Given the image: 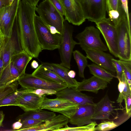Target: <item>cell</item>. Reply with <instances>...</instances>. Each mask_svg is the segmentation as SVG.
Returning a JSON list of instances; mask_svg holds the SVG:
<instances>
[{
    "mask_svg": "<svg viewBox=\"0 0 131 131\" xmlns=\"http://www.w3.org/2000/svg\"><path fill=\"white\" fill-rule=\"evenodd\" d=\"M3 113L0 115V127L2 126V123L4 117Z\"/></svg>",
    "mask_w": 131,
    "mask_h": 131,
    "instance_id": "obj_50",
    "label": "cell"
},
{
    "mask_svg": "<svg viewBox=\"0 0 131 131\" xmlns=\"http://www.w3.org/2000/svg\"><path fill=\"white\" fill-rule=\"evenodd\" d=\"M73 29L72 27L65 20L64 28L59 47L58 49L61 62L60 64L69 69L73 49L79 43L73 38Z\"/></svg>",
    "mask_w": 131,
    "mask_h": 131,
    "instance_id": "obj_5",
    "label": "cell"
},
{
    "mask_svg": "<svg viewBox=\"0 0 131 131\" xmlns=\"http://www.w3.org/2000/svg\"><path fill=\"white\" fill-rule=\"evenodd\" d=\"M32 74L47 81L67 85L56 74L48 69L41 64L38 66Z\"/></svg>",
    "mask_w": 131,
    "mask_h": 131,
    "instance_id": "obj_24",
    "label": "cell"
},
{
    "mask_svg": "<svg viewBox=\"0 0 131 131\" xmlns=\"http://www.w3.org/2000/svg\"><path fill=\"white\" fill-rule=\"evenodd\" d=\"M119 81V83L118 85V88L119 94L122 93L124 88V83L121 80L119 79H118Z\"/></svg>",
    "mask_w": 131,
    "mask_h": 131,
    "instance_id": "obj_44",
    "label": "cell"
},
{
    "mask_svg": "<svg viewBox=\"0 0 131 131\" xmlns=\"http://www.w3.org/2000/svg\"><path fill=\"white\" fill-rule=\"evenodd\" d=\"M120 1L122 8L126 15L128 25L131 27V14L128 11V0H120Z\"/></svg>",
    "mask_w": 131,
    "mask_h": 131,
    "instance_id": "obj_37",
    "label": "cell"
},
{
    "mask_svg": "<svg viewBox=\"0 0 131 131\" xmlns=\"http://www.w3.org/2000/svg\"><path fill=\"white\" fill-rule=\"evenodd\" d=\"M95 24L103 37L110 52L115 57L118 58L117 34L116 26L109 18L106 17Z\"/></svg>",
    "mask_w": 131,
    "mask_h": 131,
    "instance_id": "obj_9",
    "label": "cell"
},
{
    "mask_svg": "<svg viewBox=\"0 0 131 131\" xmlns=\"http://www.w3.org/2000/svg\"><path fill=\"white\" fill-rule=\"evenodd\" d=\"M121 80L124 83V88L122 93L119 94L116 100L117 103L119 104L120 106H122V103L124 100L125 96L128 93H131V89H130L129 86L125 75L123 73L122 74Z\"/></svg>",
    "mask_w": 131,
    "mask_h": 131,
    "instance_id": "obj_34",
    "label": "cell"
},
{
    "mask_svg": "<svg viewBox=\"0 0 131 131\" xmlns=\"http://www.w3.org/2000/svg\"><path fill=\"white\" fill-rule=\"evenodd\" d=\"M2 47L0 49V77L4 67V63L2 58Z\"/></svg>",
    "mask_w": 131,
    "mask_h": 131,
    "instance_id": "obj_43",
    "label": "cell"
},
{
    "mask_svg": "<svg viewBox=\"0 0 131 131\" xmlns=\"http://www.w3.org/2000/svg\"><path fill=\"white\" fill-rule=\"evenodd\" d=\"M17 81L22 88L27 89H46L57 92L68 87L67 85L47 81L32 74L26 73L20 77Z\"/></svg>",
    "mask_w": 131,
    "mask_h": 131,
    "instance_id": "obj_10",
    "label": "cell"
},
{
    "mask_svg": "<svg viewBox=\"0 0 131 131\" xmlns=\"http://www.w3.org/2000/svg\"><path fill=\"white\" fill-rule=\"evenodd\" d=\"M30 5L35 7L38 5V4L40 0H23Z\"/></svg>",
    "mask_w": 131,
    "mask_h": 131,
    "instance_id": "obj_46",
    "label": "cell"
},
{
    "mask_svg": "<svg viewBox=\"0 0 131 131\" xmlns=\"http://www.w3.org/2000/svg\"><path fill=\"white\" fill-rule=\"evenodd\" d=\"M34 89L22 88L18 89L4 98L0 101V107L9 105L18 106V101L23 93L31 92Z\"/></svg>",
    "mask_w": 131,
    "mask_h": 131,
    "instance_id": "obj_27",
    "label": "cell"
},
{
    "mask_svg": "<svg viewBox=\"0 0 131 131\" xmlns=\"http://www.w3.org/2000/svg\"><path fill=\"white\" fill-rule=\"evenodd\" d=\"M41 64L48 69L56 74L67 84L68 87L76 88L78 82L68 75L69 69L61 64L52 63L41 62Z\"/></svg>",
    "mask_w": 131,
    "mask_h": 131,
    "instance_id": "obj_19",
    "label": "cell"
},
{
    "mask_svg": "<svg viewBox=\"0 0 131 131\" xmlns=\"http://www.w3.org/2000/svg\"><path fill=\"white\" fill-rule=\"evenodd\" d=\"M43 96L44 95L39 96L32 92L24 93L19 98L17 106L25 112L40 110Z\"/></svg>",
    "mask_w": 131,
    "mask_h": 131,
    "instance_id": "obj_18",
    "label": "cell"
},
{
    "mask_svg": "<svg viewBox=\"0 0 131 131\" xmlns=\"http://www.w3.org/2000/svg\"><path fill=\"white\" fill-rule=\"evenodd\" d=\"M11 5L9 0H0V9L3 7Z\"/></svg>",
    "mask_w": 131,
    "mask_h": 131,
    "instance_id": "obj_45",
    "label": "cell"
},
{
    "mask_svg": "<svg viewBox=\"0 0 131 131\" xmlns=\"http://www.w3.org/2000/svg\"><path fill=\"white\" fill-rule=\"evenodd\" d=\"M64 11L65 20L76 26L85 20L79 0H61Z\"/></svg>",
    "mask_w": 131,
    "mask_h": 131,
    "instance_id": "obj_12",
    "label": "cell"
},
{
    "mask_svg": "<svg viewBox=\"0 0 131 131\" xmlns=\"http://www.w3.org/2000/svg\"><path fill=\"white\" fill-rule=\"evenodd\" d=\"M124 100L125 104V109L126 114L130 115L131 110V93L127 94L125 96Z\"/></svg>",
    "mask_w": 131,
    "mask_h": 131,
    "instance_id": "obj_41",
    "label": "cell"
},
{
    "mask_svg": "<svg viewBox=\"0 0 131 131\" xmlns=\"http://www.w3.org/2000/svg\"><path fill=\"white\" fill-rule=\"evenodd\" d=\"M56 115L53 112H50L41 110L38 111L25 112L18 116L16 120L21 121L26 119H32L41 120L44 122L53 118Z\"/></svg>",
    "mask_w": 131,
    "mask_h": 131,
    "instance_id": "obj_25",
    "label": "cell"
},
{
    "mask_svg": "<svg viewBox=\"0 0 131 131\" xmlns=\"http://www.w3.org/2000/svg\"><path fill=\"white\" fill-rule=\"evenodd\" d=\"M78 105L66 99L57 97L50 99L44 95L41 108L60 113L70 119L74 114Z\"/></svg>",
    "mask_w": 131,
    "mask_h": 131,
    "instance_id": "obj_8",
    "label": "cell"
},
{
    "mask_svg": "<svg viewBox=\"0 0 131 131\" xmlns=\"http://www.w3.org/2000/svg\"><path fill=\"white\" fill-rule=\"evenodd\" d=\"M31 66L32 68L36 69L38 67L39 64L36 61L34 60L31 62Z\"/></svg>",
    "mask_w": 131,
    "mask_h": 131,
    "instance_id": "obj_48",
    "label": "cell"
},
{
    "mask_svg": "<svg viewBox=\"0 0 131 131\" xmlns=\"http://www.w3.org/2000/svg\"><path fill=\"white\" fill-rule=\"evenodd\" d=\"M36 11L46 24L55 27L62 35L65 20L48 0H44L36 6Z\"/></svg>",
    "mask_w": 131,
    "mask_h": 131,
    "instance_id": "obj_3",
    "label": "cell"
},
{
    "mask_svg": "<svg viewBox=\"0 0 131 131\" xmlns=\"http://www.w3.org/2000/svg\"><path fill=\"white\" fill-rule=\"evenodd\" d=\"M20 77L19 73L11 61L4 67L0 77V86L17 81Z\"/></svg>",
    "mask_w": 131,
    "mask_h": 131,
    "instance_id": "obj_22",
    "label": "cell"
},
{
    "mask_svg": "<svg viewBox=\"0 0 131 131\" xmlns=\"http://www.w3.org/2000/svg\"><path fill=\"white\" fill-rule=\"evenodd\" d=\"M14 0H9V2L10 5H11Z\"/></svg>",
    "mask_w": 131,
    "mask_h": 131,
    "instance_id": "obj_51",
    "label": "cell"
},
{
    "mask_svg": "<svg viewBox=\"0 0 131 131\" xmlns=\"http://www.w3.org/2000/svg\"><path fill=\"white\" fill-rule=\"evenodd\" d=\"M35 26L37 36L42 50H53L59 47L62 35L51 33L47 24L35 14Z\"/></svg>",
    "mask_w": 131,
    "mask_h": 131,
    "instance_id": "obj_2",
    "label": "cell"
},
{
    "mask_svg": "<svg viewBox=\"0 0 131 131\" xmlns=\"http://www.w3.org/2000/svg\"><path fill=\"white\" fill-rule=\"evenodd\" d=\"M22 124L21 122L18 121L13 123L12 126V129L13 131H18L22 127Z\"/></svg>",
    "mask_w": 131,
    "mask_h": 131,
    "instance_id": "obj_42",
    "label": "cell"
},
{
    "mask_svg": "<svg viewBox=\"0 0 131 131\" xmlns=\"http://www.w3.org/2000/svg\"><path fill=\"white\" fill-rule=\"evenodd\" d=\"M108 83L107 82L93 76L78 82L75 89L80 91H86L97 94L100 90H104L107 87Z\"/></svg>",
    "mask_w": 131,
    "mask_h": 131,
    "instance_id": "obj_20",
    "label": "cell"
},
{
    "mask_svg": "<svg viewBox=\"0 0 131 131\" xmlns=\"http://www.w3.org/2000/svg\"><path fill=\"white\" fill-rule=\"evenodd\" d=\"M115 102L110 99L107 94L94 105V113L92 120H110L111 117L117 111L114 105Z\"/></svg>",
    "mask_w": 131,
    "mask_h": 131,
    "instance_id": "obj_14",
    "label": "cell"
},
{
    "mask_svg": "<svg viewBox=\"0 0 131 131\" xmlns=\"http://www.w3.org/2000/svg\"><path fill=\"white\" fill-rule=\"evenodd\" d=\"M94 104L79 105L74 114L69 119V123L77 126H81L93 122L92 117Z\"/></svg>",
    "mask_w": 131,
    "mask_h": 131,
    "instance_id": "obj_17",
    "label": "cell"
},
{
    "mask_svg": "<svg viewBox=\"0 0 131 131\" xmlns=\"http://www.w3.org/2000/svg\"><path fill=\"white\" fill-rule=\"evenodd\" d=\"M19 0H14L9 14L0 30L5 38H10L12 36Z\"/></svg>",
    "mask_w": 131,
    "mask_h": 131,
    "instance_id": "obj_21",
    "label": "cell"
},
{
    "mask_svg": "<svg viewBox=\"0 0 131 131\" xmlns=\"http://www.w3.org/2000/svg\"><path fill=\"white\" fill-rule=\"evenodd\" d=\"M36 7L20 0L15 20L23 50L35 58H38L42 50L35 26Z\"/></svg>",
    "mask_w": 131,
    "mask_h": 131,
    "instance_id": "obj_1",
    "label": "cell"
},
{
    "mask_svg": "<svg viewBox=\"0 0 131 131\" xmlns=\"http://www.w3.org/2000/svg\"><path fill=\"white\" fill-rule=\"evenodd\" d=\"M116 26L117 34L118 58L121 60L131 61V28L126 18L121 19Z\"/></svg>",
    "mask_w": 131,
    "mask_h": 131,
    "instance_id": "obj_4",
    "label": "cell"
},
{
    "mask_svg": "<svg viewBox=\"0 0 131 131\" xmlns=\"http://www.w3.org/2000/svg\"><path fill=\"white\" fill-rule=\"evenodd\" d=\"M21 122L22 123V126L20 129L30 127L44 122L41 120L32 119H26Z\"/></svg>",
    "mask_w": 131,
    "mask_h": 131,
    "instance_id": "obj_35",
    "label": "cell"
},
{
    "mask_svg": "<svg viewBox=\"0 0 131 131\" xmlns=\"http://www.w3.org/2000/svg\"><path fill=\"white\" fill-rule=\"evenodd\" d=\"M88 58L116 75L115 69L112 62L113 58L110 54L101 50L89 48L82 49Z\"/></svg>",
    "mask_w": 131,
    "mask_h": 131,
    "instance_id": "obj_13",
    "label": "cell"
},
{
    "mask_svg": "<svg viewBox=\"0 0 131 131\" xmlns=\"http://www.w3.org/2000/svg\"><path fill=\"white\" fill-rule=\"evenodd\" d=\"M125 75L127 83L131 89V61H126L119 60Z\"/></svg>",
    "mask_w": 131,
    "mask_h": 131,
    "instance_id": "obj_32",
    "label": "cell"
},
{
    "mask_svg": "<svg viewBox=\"0 0 131 131\" xmlns=\"http://www.w3.org/2000/svg\"><path fill=\"white\" fill-rule=\"evenodd\" d=\"M48 0L62 16H64V10L61 0Z\"/></svg>",
    "mask_w": 131,
    "mask_h": 131,
    "instance_id": "obj_40",
    "label": "cell"
},
{
    "mask_svg": "<svg viewBox=\"0 0 131 131\" xmlns=\"http://www.w3.org/2000/svg\"><path fill=\"white\" fill-rule=\"evenodd\" d=\"M112 62L115 69L116 78L121 80L123 72L122 66L119 60L113 58L112 60Z\"/></svg>",
    "mask_w": 131,
    "mask_h": 131,
    "instance_id": "obj_38",
    "label": "cell"
},
{
    "mask_svg": "<svg viewBox=\"0 0 131 131\" xmlns=\"http://www.w3.org/2000/svg\"><path fill=\"white\" fill-rule=\"evenodd\" d=\"M2 48V58L4 67L9 63L13 56L23 51L15 23L12 36L10 38H5Z\"/></svg>",
    "mask_w": 131,
    "mask_h": 131,
    "instance_id": "obj_11",
    "label": "cell"
},
{
    "mask_svg": "<svg viewBox=\"0 0 131 131\" xmlns=\"http://www.w3.org/2000/svg\"><path fill=\"white\" fill-rule=\"evenodd\" d=\"M19 84L17 81L8 85L0 86V101L16 91Z\"/></svg>",
    "mask_w": 131,
    "mask_h": 131,
    "instance_id": "obj_31",
    "label": "cell"
},
{
    "mask_svg": "<svg viewBox=\"0 0 131 131\" xmlns=\"http://www.w3.org/2000/svg\"><path fill=\"white\" fill-rule=\"evenodd\" d=\"M76 74L75 72L73 70H70L68 73V76L72 78H74L75 77Z\"/></svg>",
    "mask_w": 131,
    "mask_h": 131,
    "instance_id": "obj_49",
    "label": "cell"
},
{
    "mask_svg": "<svg viewBox=\"0 0 131 131\" xmlns=\"http://www.w3.org/2000/svg\"><path fill=\"white\" fill-rule=\"evenodd\" d=\"M88 67L91 74L108 83H110L114 78H116V75L95 63L88 64Z\"/></svg>",
    "mask_w": 131,
    "mask_h": 131,
    "instance_id": "obj_26",
    "label": "cell"
},
{
    "mask_svg": "<svg viewBox=\"0 0 131 131\" xmlns=\"http://www.w3.org/2000/svg\"><path fill=\"white\" fill-rule=\"evenodd\" d=\"M3 113V112L2 111H0V115Z\"/></svg>",
    "mask_w": 131,
    "mask_h": 131,
    "instance_id": "obj_52",
    "label": "cell"
},
{
    "mask_svg": "<svg viewBox=\"0 0 131 131\" xmlns=\"http://www.w3.org/2000/svg\"><path fill=\"white\" fill-rule=\"evenodd\" d=\"M79 1L85 19L95 23L106 17V0Z\"/></svg>",
    "mask_w": 131,
    "mask_h": 131,
    "instance_id": "obj_7",
    "label": "cell"
},
{
    "mask_svg": "<svg viewBox=\"0 0 131 131\" xmlns=\"http://www.w3.org/2000/svg\"><path fill=\"white\" fill-rule=\"evenodd\" d=\"M101 34L98 29L90 26L77 35L75 38L82 49L89 48L106 51L108 49L101 39Z\"/></svg>",
    "mask_w": 131,
    "mask_h": 131,
    "instance_id": "obj_6",
    "label": "cell"
},
{
    "mask_svg": "<svg viewBox=\"0 0 131 131\" xmlns=\"http://www.w3.org/2000/svg\"><path fill=\"white\" fill-rule=\"evenodd\" d=\"M69 119L63 114L56 115L53 117L37 125L29 128L20 129L21 131H57L67 125Z\"/></svg>",
    "mask_w": 131,
    "mask_h": 131,
    "instance_id": "obj_15",
    "label": "cell"
},
{
    "mask_svg": "<svg viewBox=\"0 0 131 131\" xmlns=\"http://www.w3.org/2000/svg\"><path fill=\"white\" fill-rule=\"evenodd\" d=\"M57 97L66 99L78 105L94 104L92 96L82 93L74 88H67L57 92Z\"/></svg>",
    "mask_w": 131,
    "mask_h": 131,
    "instance_id": "obj_16",
    "label": "cell"
},
{
    "mask_svg": "<svg viewBox=\"0 0 131 131\" xmlns=\"http://www.w3.org/2000/svg\"><path fill=\"white\" fill-rule=\"evenodd\" d=\"M5 38L0 31V49L2 47L4 43Z\"/></svg>",
    "mask_w": 131,
    "mask_h": 131,
    "instance_id": "obj_47",
    "label": "cell"
},
{
    "mask_svg": "<svg viewBox=\"0 0 131 131\" xmlns=\"http://www.w3.org/2000/svg\"><path fill=\"white\" fill-rule=\"evenodd\" d=\"M11 7V5L3 7L0 9V30L9 14Z\"/></svg>",
    "mask_w": 131,
    "mask_h": 131,
    "instance_id": "obj_36",
    "label": "cell"
},
{
    "mask_svg": "<svg viewBox=\"0 0 131 131\" xmlns=\"http://www.w3.org/2000/svg\"><path fill=\"white\" fill-rule=\"evenodd\" d=\"M118 126V125L113 121H103L97 124L95 128V131H106L114 129Z\"/></svg>",
    "mask_w": 131,
    "mask_h": 131,
    "instance_id": "obj_33",
    "label": "cell"
},
{
    "mask_svg": "<svg viewBox=\"0 0 131 131\" xmlns=\"http://www.w3.org/2000/svg\"><path fill=\"white\" fill-rule=\"evenodd\" d=\"M72 54L78 68L79 76L84 78V70L88 65V58L78 50L73 51Z\"/></svg>",
    "mask_w": 131,
    "mask_h": 131,
    "instance_id": "obj_28",
    "label": "cell"
},
{
    "mask_svg": "<svg viewBox=\"0 0 131 131\" xmlns=\"http://www.w3.org/2000/svg\"><path fill=\"white\" fill-rule=\"evenodd\" d=\"M107 12L108 15H120L122 17H126L121 6L120 0H106Z\"/></svg>",
    "mask_w": 131,
    "mask_h": 131,
    "instance_id": "obj_29",
    "label": "cell"
},
{
    "mask_svg": "<svg viewBox=\"0 0 131 131\" xmlns=\"http://www.w3.org/2000/svg\"><path fill=\"white\" fill-rule=\"evenodd\" d=\"M97 125V123L95 121L86 125L75 127H70L67 125L57 131H95V127Z\"/></svg>",
    "mask_w": 131,
    "mask_h": 131,
    "instance_id": "obj_30",
    "label": "cell"
},
{
    "mask_svg": "<svg viewBox=\"0 0 131 131\" xmlns=\"http://www.w3.org/2000/svg\"><path fill=\"white\" fill-rule=\"evenodd\" d=\"M32 92L34 93L39 96L43 95H52L55 94L57 92L55 90L43 89H34Z\"/></svg>",
    "mask_w": 131,
    "mask_h": 131,
    "instance_id": "obj_39",
    "label": "cell"
},
{
    "mask_svg": "<svg viewBox=\"0 0 131 131\" xmlns=\"http://www.w3.org/2000/svg\"><path fill=\"white\" fill-rule=\"evenodd\" d=\"M32 58L24 50L12 57L10 61L18 70L20 77L25 73L26 67Z\"/></svg>",
    "mask_w": 131,
    "mask_h": 131,
    "instance_id": "obj_23",
    "label": "cell"
}]
</instances>
